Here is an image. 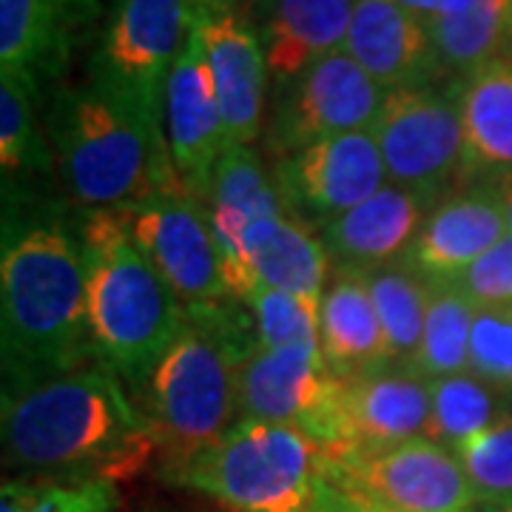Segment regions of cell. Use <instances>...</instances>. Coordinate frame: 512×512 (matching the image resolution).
Instances as JSON below:
<instances>
[{
  "instance_id": "1",
  "label": "cell",
  "mask_w": 512,
  "mask_h": 512,
  "mask_svg": "<svg viewBox=\"0 0 512 512\" xmlns=\"http://www.w3.org/2000/svg\"><path fill=\"white\" fill-rule=\"evenodd\" d=\"M157 441L106 365L83 367L3 399L6 467L60 481H126Z\"/></svg>"
},
{
  "instance_id": "2",
  "label": "cell",
  "mask_w": 512,
  "mask_h": 512,
  "mask_svg": "<svg viewBox=\"0 0 512 512\" xmlns=\"http://www.w3.org/2000/svg\"><path fill=\"white\" fill-rule=\"evenodd\" d=\"M3 399L83 370L92 356L83 248L57 220L3 239Z\"/></svg>"
},
{
  "instance_id": "3",
  "label": "cell",
  "mask_w": 512,
  "mask_h": 512,
  "mask_svg": "<svg viewBox=\"0 0 512 512\" xmlns=\"http://www.w3.org/2000/svg\"><path fill=\"white\" fill-rule=\"evenodd\" d=\"M256 350L254 316L239 299L185 305L183 330L146 384V419L165 481L237 424L239 370Z\"/></svg>"
},
{
  "instance_id": "4",
  "label": "cell",
  "mask_w": 512,
  "mask_h": 512,
  "mask_svg": "<svg viewBox=\"0 0 512 512\" xmlns=\"http://www.w3.org/2000/svg\"><path fill=\"white\" fill-rule=\"evenodd\" d=\"M160 114L97 63L83 83L57 94L49 126L74 200L92 205V211L126 208L183 185Z\"/></svg>"
},
{
  "instance_id": "5",
  "label": "cell",
  "mask_w": 512,
  "mask_h": 512,
  "mask_svg": "<svg viewBox=\"0 0 512 512\" xmlns=\"http://www.w3.org/2000/svg\"><path fill=\"white\" fill-rule=\"evenodd\" d=\"M94 350L131 387H146L185 325V305L131 234L126 208H94L80 231Z\"/></svg>"
},
{
  "instance_id": "6",
  "label": "cell",
  "mask_w": 512,
  "mask_h": 512,
  "mask_svg": "<svg viewBox=\"0 0 512 512\" xmlns=\"http://www.w3.org/2000/svg\"><path fill=\"white\" fill-rule=\"evenodd\" d=\"M168 481L211 495L231 512H319L328 487L319 444L265 421H237Z\"/></svg>"
},
{
  "instance_id": "7",
  "label": "cell",
  "mask_w": 512,
  "mask_h": 512,
  "mask_svg": "<svg viewBox=\"0 0 512 512\" xmlns=\"http://www.w3.org/2000/svg\"><path fill=\"white\" fill-rule=\"evenodd\" d=\"M373 137L382 151L387 183L441 202L453 183H464V126L456 86L396 89L384 94Z\"/></svg>"
},
{
  "instance_id": "8",
  "label": "cell",
  "mask_w": 512,
  "mask_h": 512,
  "mask_svg": "<svg viewBox=\"0 0 512 512\" xmlns=\"http://www.w3.org/2000/svg\"><path fill=\"white\" fill-rule=\"evenodd\" d=\"M336 490L390 512H470L478 498L453 450L413 439L384 453L325 458Z\"/></svg>"
},
{
  "instance_id": "9",
  "label": "cell",
  "mask_w": 512,
  "mask_h": 512,
  "mask_svg": "<svg viewBox=\"0 0 512 512\" xmlns=\"http://www.w3.org/2000/svg\"><path fill=\"white\" fill-rule=\"evenodd\" d=\"M339 387L319 345L259 348L239 370V421L293 427L330 456L339 441Z\"/></svg>"
},
{
  "instance_id": "10",
  "label": "cell",
  "mask_w": 512,
  "mask_h": 512,
  "mask_svg": "<svg viewBox=\"0 0 512 512\" xmlns=\"http://www.w3.org/2000/svg\"><path fill=\"white\" fill-rule=\"evenodd\" d=\"M384 89L348 55L336 52L279 86L274 117L268 126V151L274 160L350 131L376 123Z\"/></svg>"
},
{
  "instance_id": "11",
  "label": "cell",
  "mask_w": 512,
  "mask_h": 512,
  "mask_svg": "<svg viewBox=\"0 0 512 512\" xmlns=\"http://www.w3.org/2000/svg\"><path fill=\"white\" fill-rule=\"evenodd\" d=\"M126 214L137 245L157 265L183 305L234 299L225 282L208 202L188 194L183 185H174L126 205Z\"/></svg>"
},
{
  "instance_id": "12",
  "label": "cell",
  "mask_w": 512,
  "mask_h": 512,
  "mask_svg": "<svg viewBox=\"0 0 512 512\" xmlns=\"http://www.w3.org/2000/svg\"><path fill=\"white\" fill-rule=\"evenodd\" d=\"M274 183L285 214L322 228L348 214L387 185L382 151L373 131H350L274 160Z\"/></svg>"
},
{
  "instance_id": "13",
  "label": "cell",
  "mask_w": 512,
  "mask_h": 512,
  "mask_svg": "<svg viewBox=\"0 0 512 512\" xmlns=\"http://www.w3.org/2000/svg\"><path fill=\"white\" fill-rule=\"evenodd\" d=\"M194 6L197 0H114L92 63L146 106L163 111L165 83L183 49Z\"/></svg>"
},
{
  "instance_id": "14",
  "label": "cell",
  "mask_w": 512,
  "mask_h": 512,
  "mask_svg": "<svg viewBox=\"0 0 512 512\" xmlns=\"http://www.w3.org/2000/svg\"><path fill=\"white\" fill-rule=\"evenodd\" d=\"M165 140L177 180L188 194L208 202L214 171L225 154V128L194 18L165 83Z\"/></svg>"
},
{
  "instance_id": "15",
  "label": "cell",
  "mask_w": 512,
  "mask_h": 512,
  "mask_svg": "<svg viewBox=\"0 0 512 512\" xmlns=\"http://www.w3.org/2000/svg\"><path fill=\"white\" fill-rule=\"evenodd\" d=\"M194 23L214 77L225 148L251 146L262 128L265 83L271 72L265 46L254 26L228 0H197Z\"/></svg>"
},
{
  "instance_id": "16",
  "label": "cell",
  "mask_w": 512,
  "mask_h": 512,
  "mask_svg": "<svg viewBox=\"0 0 512 512\" xmlns=\"http://www.w3.org/2000/svg\"><path fill=\"white\" fill-rule=\"evenodd\" d=\"M339 382V441L325 456L328 461L384 453L424 439L430 421V379L387 365Z\"/></svg>"
},
{
  "instance_id": "17",
  "label": "cell",
  "mask_w": 512,
  "mask_h": 512,
  "mask_svg": "<svg viewBox=\"0 0 512 512\" xmlns=\"http://www.w3.org/2000/svg\"><path fill=\"white\" fill-rule=\"evenodd\" d=\"M507 237L510 225L493 185L464 188L444 197L427 214L399 262L424 282H453Z\"/></svg>"
},
{
  "instance_id": "18",
  "label": "cell",
  "mask_w": 512,
  "mask_h": 512,
  "mask_svg": "<svg viewBox=\"0 0 512 512\" xmlns=\"http://www.w3.org/2000/svg\"><path fill=\"white\" fill-rule=\"evenodd\" d=\"M436 205L416 191L387 183L379 194L316 231L336 271L365 274L399 262Z\"/></svg>"
},
{
  "instance_id": "19",
  "label": "cell",
  "mask_w": 512,
  "mask_h": 512,
  "mask_svg": "<svg viewBox=\"0 0 512 512\" xmlns=\"http://www.w3.org/2000/svg\"><path fill=\"white\" fill-rule=\"evenodd\" d=\"M384 92L430 86L441 69L427 23L390 0H359L345 49Z\"/></svg>"
},
{
  "instance_id": "20",
  "label": "cell",
  "mask_w": 512,
  "mask_h": 512,
  "mask_svg": "<svg viewBox=\"0 0 512 512\" xmlns=\"http://www.w3.org/2000/svg\"><path fill=\"white\" fill-rule=\"evenodd\" d=\"M94 0H0V77L37 89L63 72Z\"/></svg>"
},
{
  "instance_id": "21",
  "label": "cell",
  "mask_w": 512,
  "mask_h": 512,
  "mask_svg": "<svg viewBox=\"0 0 512 512\" xmlns=\"http://www.w3.org/2000/svg\"><path fill=\"white\" fill-rule=\"evenodd\" d=\"M359 0H265V57L279 86L345 49Z\"/></svg>"
},
{
  "instance_id": "22",
  "label": "cell",
  "mask_w": 512,
  "mask_h": 512,
  "mask_svg": "<svg viewBox=\"0 0 512 512\" xmlns=\"http://www.w3.org/2000/svg\"><path fill=\"white\" fill-rule=\"evenodd\" d=\"M464 126V183L512 174V57H495L456 83Z\"/></svg>"
},
{
  "instance_id": "23",
  "label": "cell",
  "mask_w": 512,
  "mask_h": 512,
  "mask_svg": "<svg viewBox=\"0 0 512 512\" xmlns=\"http://www.w3.org/2000/svg\"><path fill=\"white\" fill-rule=\"evenodd\" d=\"M245 262L256 285L322 305L330 256L305 222L288 214L251 222L245 231Z\"/></svg>"
},
{
  "instance_id": "24",
  "label": "cell",
  "mask_w": 512,
  "mask_h": 512,
  "mask_svg": "<svg viewBox=\"0 0 512 512\" xmlns=\"http://www.w3.org/2000/svg\"><path fill=\"white\" fill-rule=\"evenodd\" d=\"M319 348L330 373L339 379L387 367L382 322L362 274L336 271L322 293Z\"/></svg>"
},
{
  "instance_id": "25",
  "label": "cell",
  "mask_w": 512,
  "mask_h": 512,
  "mask_svg": "<svg viewBox=\"0 0 512 512\" xmlns=\"http://www.w3.org/2000/svg\"><path fill=\"white\" fill-rule=\"evenodd\" d=\"M441 69L464 77L498 57L512 32L510 0H470L450 15L427 20Z\"/></svg>"
},
{
  "instance_id": "26",
  "label": "cell",
  "mask_w": 512,
  "mask_h": 512,
  "mask_svg": "<svg viewBox=\"0 0 512 512\" xmlns=\"http://www.w3.org/2000/svg\"><path fill=\"white\" fill-rule=\"evenodd\" d=\"M367 291L379 313L384 330V353L387 365L407 367L416 356L427 325L430 308V282L404 268L402 262L365 271Z\"/></svg>"
},
{
  "instance_id": "27",
  "label": "cell",
  "mask_w": 512,
  "mask_h": 512,
  "mask_svg": "<svg viewBox=\"0 0 512 512\" xmlns=\"http://www.w3.org/2000/svg\"><path fill=\"white\" fill-rule=\"evenodd\" d=\"M476 305L461 293L456 282H430V308L424 336L404 370L421 379H444L470 370V336Z\"/></svg>"
},
{
  "instance_id": "28",
  "label": "cell",
  "mask_w": 512,
  "mask_h": 512,
  "mask_svg": "<svg viewBox=\"0 0 512 512\" xmlns=\"http://www.w3.org/2000/svg\"><path fill=\"white\" fill-rule=\"evenodd\" d=\"M507 413L501 390L478 379L476 373H458L430 382V421L424 439L447 450L473 439Z\"/></svg>"
},
{
  "instance_id": "29",
  "label": "cell",
  "mask_w": 512,
  "mask_h": 512,
  "mask_svg": "<svg viewBox=\"0 0 512 512\" xmlns=\"http://www.w3.org/2000/svg\"><path fill=\"white\" fill-rule=\"evenodd\" d=\"M453 453L478 504L512 507V410L473 439L458 444Z\"/></svg>"
},
{
  "instance_id": "30",
  "label": "cell",
  "mask_w": 512,
  "mask_h": 512,
  "mask_svg": "<svg viewBox=\"0 0 512 512\" xmlns=\"http://www.w3.org/2000/svg\"><path fill=\"white\" fill-rule=\"evenodd\" d=\"M117 490L109 481L23 478L6 481L0 512H114Z\"/></svg>"
},
{
  "instance_id": "31",
  "label": "cell",
  "mask_w": 512,
  "mask_h": 512,
  "mask_svg": "<svg viewBox=\"0 0 512 512\" xmlns=\"http://www.w3.org/2000/svg\"><path fill=\"white\" fill-rule=\"evenodd\" d=\"M245 305L254 316L259 348L279 350L319 345V305L265 285H256L248 293Z\"/></svg>"
},
{
  "instance_id": "32",
  "label": "cell",
  "mask_w": 512,
  "mask_h": 512,
  "mask_svg": "<svg viewBox=\"0 0 512 512\" xmlns=\"http://www.w3.org/2000/svg\"><path fill=\"white\" fill-rule=\"evenodd\" d=\"M35 92L15 77H0V168L18 174L29 165L46 168L43 143L37 137Z\"/></svg>"
},
{
  "instance_id": "33",
  "label": "cell",
  "mask_w": 512,
  "mask_h": 512,
  "mask_svg": "<svg viewBox=\"0 0 512 512\" xmlns=\"http://www.w3.org/2000/svg\"><path fill=\"white\" fill-rule=\"evenodd\" d=\"M470 373L512 390V305L478 308L470 336Z\"/></svg>"
},
{
  "instance_id": "34",
  "label": "cell",
  "mask_w": 512,
  "mask_h": 512,
  "mask_svg": "<svg viewBox=\"0 0 512 512\" xmlns=\"http://www.w3.org/2000/svg\"><path fill=\"white\" fill-rule=\"evenodd\" d=\"M453 282L476 308L512 305V234Z\"/></svg>"
},
{
  "instance_id": "35",
  "label": "cell",
  "mask_w": 512,
  "mask_h": 512,
  "mask_svg": "<svg viewBox=\"0 0 512 512\" xmlns=\"http://www.w3.org/2000/svg\"><path fill=\"white\" fill-rule=\"evenodd\" d=\"M390 3H396V6H402L407 9L410 15H416L424 23L433 18H439V15H450V12H456L461 6H467L470 0H390Z\"/></svg>"
},
{
  "instance_id": "36",
  "label": "cell",
  "mask_w": 512,
  "mask_h": 512,
  "mask_svg": "<svg viewBox=\"0 0 512 512\" xmlns=\"http://www.w3.org/2000/svg\"><path fill=\"white\" fill-rule=\"evenodd\" d=\"M319 512H390L382 510V507H373V504H365L359 498H350L342 490H336L333 484L325 487V495H322V504H319Z\"/></svg>"
},
{
  "instance_id": "37",
  "label": "cell",
  "mask_w": 512,
  "mask_h": 512,
  "mask_svg": "<svg viewBox=\"0 0 512 512\" xmlns=\"http://www.w3.org/2000/svg\"><path fill=\"white\" fill-rule=\"evenodd\" d=\"M493 188L498 191V197H501L504 217H507V225H510V234H512V174H504V177L493 180Z\"/></svg>"
},
{
  "instance_id": "38",
  "label": "cell",
  "mask_w": 512,
  "mask_h": 512,
  "mask_svg": "<svg viewBox=\"0 0 512 512\" xmlns=\"http://www.w3.org/2000/svg\"><path fill=\"white\" fill-rule=\"evenodd\" d=\"M484 512H512V507H487Z\"/></svg>"
},
{
  "instance_id": "39",
  "label": "cell",
  "mask_w": 512,
  "mask_h": 512,
  "mask_svg": "<svg viewBox=\"0 0 512 512\" xmlns=\"http://www.w3.org/2000/svg\"><path fill=\"white\" fill-rule=\"evenodd\" d=\"M510 12H512V0H510Z\"/></svg>"
}]
</instances>
